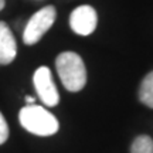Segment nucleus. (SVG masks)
<instances>
[{
	"mask_svg": "<svg viewBox=\"0 0 153 153\" xmlns=\"http://www.w3.org/2000/svg\"><path fill=\"white\" fill-rule=\"evenodd\" d=\"M17 44L11 28L4 22H0V65H7L14 61Z\"/></svg>",
	"mask_w": 153,
	"mask_h": 153,
	"instance_id": "6",
	"label": "nucleus"
},
{
	"mask_svg": "<svg viewBox=\"0 0 153 153\" xmlns=\"http://www.w3.org/2000/svg\"><path fill=\"white\" fill-rule=\"evenodd\" d=\"M131 153H153V139L146 135L137 136L132 142Z\"/></svg>",
	"mask_w": 153,
	"mask_h": 153,
	"instance_id": "8",
	"label": "nucleus"
},
{
	"mask_svg": "<svg viewBox=\"0 0 153 153\" xmlns=\"http://www.w3.org/2000/svg\"><path fill=\"white\" fill-rule=\"evenodd\" d=\"M57 72L65 89L78 92L87 84V68L79 55L72 51L61 53L55 60Z\"/></svg>",
	"mask_w": 153,
	"mask_h": 153,
	"instance_id": "1",
	"label": "nucleus"
},
{
	"mask_svg": "<svg viewBox=\"0 0 153 153\" xmlns=\"http://www.w3.org/2000/svg\"><path fill=\"white\" fill-rule=\"evenodd\" d=\"M20 125L37 136H51L58 131V120L54 115L40 105H27L19 114Z\"/></svg>",
	"mask_w": 153,
	"mask_h": 153,
	"instance_id": "2",
	"label": "nucleus"
},
{
	"mask_svg": "<svg viewBox=\"0 0 153 153\" xmlns=\"http://www.w3.org/2000/svg\"><path fill=\"white\" fill-rule=\"evenodd\" d=\"M139 101L149 108H153V71L143 78L139 88Z\"/></svg>",
	"mask_w": 153,
	"mask_h": 153,
	"instance_id": "7",
	"label": "nucleus"
},
{
	"mask_svg": "<svg viewBox=\"0 0 153 153\" xmlns=\"http://www.w3.org/2000/svg\"><path fill=\"white\" fill-rule=\"evenodd\" d=\"M4 4H6V1H4V0H0V11L3 10V9H4Z\"/></svg>",
	"mask_w": 153,
	"mask_h": 153,
	"instance_id": "11",
	"label": "nucleus"
},
{
	"mask_svg": "<svg viewBox=\"0 0 153 153\" xmlns=\"http://www.w3.org/2000/svg\"><path fill=\"white\" fill-rule=\"evenodd\" d=\"M55 17H57V10L54 6H45L40 9L37 13H34L26 24L23 33V43L27 45L37 44L54 24Z\"/></svg>",
	"mask_w": 153,
	"mask_h": 153,
	"instance_id": "3",
	"label": "nucleus"
},
{
	"mask_svg": "<svg viewBox=\"0 0 153 153\" xmlns=\"http://www.w3.org/2000/svg\"><path fill=\"white\" fill-rule=\"evenodd\" d=\"M98 23V16L94 7L82 4L76 7L70 16V26L72 31L79 36H89L95 31Z\"/></svg>",
	"mask_w": 153,
	"mask_h": 153,
	"instance_id": "5",
	"label": "nucleus"
},
{
	"mask_svg": "<svg viewBox=\"0 0 153 153\" xmlns=\"http://www.w3.org/2000/svg\"><path fill=\"white\" fill-rule=\"evenodd\" d=\"M33 82L38 98L41 99V102L45 106H55L60 102V95L48 67L37 68V71L33 75Z\"/></svg>",
	"mask_w": 153,
	"mask_h": 153,
	"instance_id": "4",
	"label": "nucleus"
},
{
	"mask_svg": "<svg viewBox=\"0 0 153 153\" xmlns=\"http://www.w3.org/2000/svg\"><path fill=\"white\" fill-rule=\"evenodd\" d=\"M7 139H9V125H7L3 114L0 112V145H3Z\"/></svg>",
	"mask_w": 153,
	"mask_h": 153,
	"instance_id": "9",
	"label": "nucleus"
},
{
	"mask_svg": "<svg viewBox=\"0 0 153 153\" xmlns=\"http://www.w3.org/2000/svg\"><path fill=\"white\" fill-rule=\"evenodd\" d=\"M26 102L28 105H33V104H36V98L34 97H26Z\"/></svg>",
	"mask_w": 153,
	"mask_h": 153,
	"instance_id": "10",
	"label": "nucleus"
}]
</instances>
